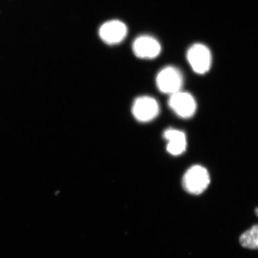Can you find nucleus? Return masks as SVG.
Returning <instances> with one entry per match:
<instances>
[{
	"label": "nucleus",
	"instance_id": "f257e3e1",
	"mask_svg": "<svg viewBox=\"0 0 258 258\" xmlns=\"http://www.w3.org/2000/svg\"><path fill=\"white\" fill-rule=\"evenodd\" d=\"M211 183V177L205 167L195 165L186 171L182 179L185 191L190 195H200L205 192Z\"/></svg>",
	"mask_w": 258,
	"mask_h": 258
},
{
	"label": "nucleus",
	"instance_id": "f03ea898",
	"mask_svg": "<svg viewBox=\"0 0 258 258\" xmlns=\"http://www.w3.org/2000/svg\"><path fill=\"white\" fill-rule=\"evenodd\" d=\"M183 83L181 73L173 67L164 68L156 77L158 89L161 92L169 96L182 90Z\"/></svg>",
	"mask_w": 258,
	"mask_h": 258
},
{
	"label": "nucleus",
	"instance_id": "7ed1b4c3",
	"mask_svg": "<svg viewBox=\"0 0 258 258\" xmlns=\"http://www.w3.org/2000/svg\"><path fill=\"white\" fill-rule=\"evenodd\" d=\"M159 103L151 96H143L135 99L132 112L135 119L141 122H150L159 114Z\"/></svg>",
	"mask_w": 258,
	"mask_h": 258
},
{
	"label": "nucleus",
	"instance_id": "20e7f679",
	"mask_svg": "<svg viewBox=\"0 0 258 258\" xmlns=\"http://www.w3.org/2000/svg\"><path fill=\"white\" fill-rule=\"evenodd\" d=\"M168 103L170 109L182 118H191L196 112L197 103L195 98L182 90L170 95Z\"/></svg>",
	"mask_w": 258,
	"mask_h": 258
},
{
	"label": "nucleus",
	"instance_id": "39448f33",
	"mask_svg": "<svg viewBox=\"0 0 258 258\" xmlns=\"http://www.w3.org/2000/svg\"><path fill=\"white\" fill-rule=\"evenodd\" d=\"M187 60L194 72L204 74L208 72L211 67V51L205 45L194 44L187 52Z\"/></svg>",
	"mask_w": 258,
	"mask_h": 258
},
{
	"label": "nucleus",
	"instance_id": "423d86ee",
	"mask_svg": "<svg viewBox=\"0 0 258 258\" xmlns=\"http://www.w3.org/2000/svg\"><path fill=\"white\" fill-rule=\"evenodd\" d=\"M127 34V28L123 22L112 20L105 22L99 28V35L102 40L109 45L123 41Z\"/></svg>",
	"mask_w": 258,
	"mask_h": 258
},
{
	"label": "nucleus",
	"instance_id": "0eeeda50",
	"mask_svg": "<svg viewBox=\"0 0 258 258\" xmlns=\"http://www.w3.org/2000/svg\"><path fill=\"white\" fill-rule=\"evenodd\" d=\"M134 53L141 59H152L159 55L161 47L156 38L150 35H142L133 43Z\"/></svg>",
	"mask_w": 258,
	"mask_h": 258
},
{
	"label": "nucleus",
	"instance_id": "6e6552de",
	"mask_svg": "<svg viewBox=\"0 0 258 258\" xmlns=\"http://www.w3.org/2000/svg\"><path fill=\"white\" fill-rule=\"evenodd\" d=\"M163 137L167 141V152L172 156H180L186 151L187 140L184 132L176 128H168L164 131Z\"/></svg>",
	"mask_w": 258,
	"mask_h": 258
},
{
	"label": "nucleus",
	"instance_id": "1a4fd4ad",
	"mask_svg": "<svg viewBox=\"0 0 258 258\" xmlns=\"http://www.w3.org/2000/svg\"><path fill=\"white\" fill-rule=\"evenodd\" d=\"M240 243L249 249H258V225H254L249 230L240 235Z\"/></svg>",
	"mask_w": 258,
	"mask_h": 258
},
{
	"label": "nucleus",
	"instance_id": "9d476101",
	"mask_svg": "<svg viewBox=\"0 0 258 258\" xmlns=\"http://www.w3.org/2000/svg\"><path fill=\"white\" fill-rule=\"evenodd\" d=\"M255 214H256L257 217H258V208H256L255 210Z\"/></svg>",
	"mask_w": 258,
	"mask_h": 258
}]
</instances>
